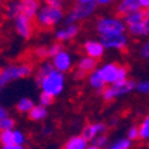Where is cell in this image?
I'll return each instance as SVG.
<instances>
[{"label":"cell","mask_w":149,"mask_h":149,"mask_svg":"<svg viewBox=\"0 0 149 149\" xmlns=\"http://www.w3.org/2000/svg\"><path fill=\"white\" fill-rule=\"evenodd\" d=\"M12 143L17 144V145H25V143H27V136L24 134V132H22L20 129L13 128V130H12Z\"/></svg>","instance_id":"603a6c76"},{"label":"cell","mask_w":149,"mask_h":149,"mask_svg":"<svg viewBox=\"0 0 149 149\" xmlns=\"http://www.w3.org/2000/svg\"><path fill=\"white\" fill-rule=\"evenodd\" d=\"M102 80L105 84H116L125 81L128 79V68L124 65H118L116 63H107L99 68Z\"/></svg>","instance_id":"277c9868"},{"label":"cell","mask_w":149,"mask_h":149,"mask_svg":"<svg viewBox=\"0 0 149 149\" xmlns=\"http://www.w3.org/2000/svg\"><path fill=\"white\" fill-rule=\"evenodd\" d=\"M33 105H35V102L32 99H29V97H22L17 101V104H16V111L20 115H27Z\"/></svg>","instance_id":"ffe728a7"},{"label":"cell","mask_w":149,"mask_h":149,"mask_svg":"<svg viewBox=\"0 0 149 149\" xmlns=\"http://www.w3.org/2000/svg\"><path fill=\"white\" fill-rule=\"evenodd\" d=\"M141 8H149V0H140Z\"/></svg>","instance_id":"8d00e7d4"},{"label":"cell","mask_w":149,"mask_h":149,"mask_svg":"<svg viewBox=\"0 0 149 149\" xmlns=\"http://www.w3.org/2000/svg\"><path fill=\"white\" fill-rule=\"evenodd\" d=\"M35 80L40 87L41 92L56 97L61 95L65 85L64 73L56 71L51 63H43L35 72Z\"/></svg>","instance_id":"6da1fadb"},{"label":"cell","mask_w":149,"mask_h":149,"mask_svg":"<svg viewBox=\"0 0 149 149\" xmlns=\"http://www.w3.org/2000/svg\"><path fill=\"white\" fill-rule=\"evenodd\" d=\"M27 115H28V118L31 121L39 123V121H44L47 118V116H48V109H47V107H43V105H40V104H37V105L35 104Z\"/></svg>","instance_id":"e0dca14e"},{"label":"cell","mask_w":149,"mask_h":149,"mask_svg":"<svg viewBox=\"0 0 149 149\" xmlns=\"http://www.w3.org/2000/svg\"><path fill=\"white\" fill-rule=\"evenodd\" d=\"M44 4H48V6H53V7H64L65 0H43Z\"/></svg>","instance_id":"1f68e13d"},{"label":"cell","mask_w":149,"mask_h":149,"mask_svg":"<svg viewBox=\"0 0 149 149\" xmlns=\"http://www.w3.org/2000/svg\"><path fill=\"white\" fill-rule=\"evenodd\" d=\"M97 4L93 3H76L71 9H69L68 15L65 17V23L67 24H73V23H79L81 20L91 17L96 11Z\"/></svg>","instance_id":"52a82bcc"},{"label":"cell","mask_w":149,"mask_h":149,"mask_svg":"<svg viewBox=\"0 0 149 149\" xmlns=\"http://www.w3.org/2000/svg\"><path fill=\"white\" fill-rule=\"evenodd\" d=\"M113 1H115V0H113Z\"/></svg>","instance_id":"ee69618b"},{"label":"cell","mask_w":149,"mask_h":149,"mask_svg":"<svg viewBox=\"0 0 149 149\" xmlns=\"http://www.w3.org/2000/svg\"><path fill=\"white\" fill-rule=\"evenodd\" d=\"M85 149H100V148H97L96 145H93V144H92V145H87V146H85Z\"/></svg>","instance_id":"f35d334b"},{"label":"cell","mask_w":149,"mask_h":149,"mask_svg":"<svg viewBox=\"0 0 149 149\" xmlns=\"http://www.w3.org/2000/svg\"><path fill=\"white\" fill-rule=\"evenodd\" d=\"M0 97H1V88H0Z\"/></svg>","instance_id":"60d3db41"},{"label":"cell","mask_w":149,"mask_h":149,"mask_svg":"<svg viewBox=\"0 0 149 149\" xmlns=\"http://www.w3.org/2000/svg\"><path fill=\"white\" fill-rule=\"evenodd\" d=\"M25 149H33V148H25Z\"/></svg>","instance_id":"7bdbcfd3"},{"label":"cell","mask_w":149,"mask_h":149,"mask_svg":"<svg viewBox=\"0 0 149 149\" xmlns=\"http://www.w3.org/2000/svg\"><path fill=\"white\" fill-rule=\"evenodd\" d=\"M64 9L61 7H53L48 4L40 6L37 13L35 15V25L41 29H51L63 22Z\"/></svg>","instance_id":"3957f363"},{"label":"cell","mask_w":149,"mask_h":149,"mask_svg":"<svg viewBox=\"0 0 149 149\" xmlns=\"http://www.w3.org/2000/svg\"><path fill=\"white\" fill-rule=\"evenodd\" d=\"M7 116H9V113H8V111H7V108L0 104V120H1V118H4V117H7Z\"/></svg>","instance_id":"e575fe53"},{"label":"cell","mask_w":149,"mask_h":149,"mask_svg":"<svg viewBox=\"0 0 149 149\" xmlns=\"http://www.w3.org/2000/svg\"><path fill=\"white\" fill-rule=\"evenodd\" d=\"M96 31L100 36H107V35L113 33H125V24L124 22L118 17H112V16H102L99 17L96 22Z\"/></svg>","instance_id":"5b68a950"},{"label":"cell","mask_w":149,"mask_h":149,"mask_svg":"<svg viewBox=\"0 0 149 149\" xmlns=\"http://www.w3.org/2000/svg\"><path fill=\"white\" fill-rule=\"evenodd\" d=\"M20 13L19 15H24L29 19H35V15L37 13L39 8L41 6L40 0H17Z\"/></svg>","instance_id":"4fadbf2b"},{"label":"cell","mask_w":149,"mask_h":149,"mask_svg":"<svg viewBox=\"0 0 149 149\" xmlns=\"http://www.w3.org/2000/svg\"><path fill=\"white\" fill-rule=\"evenodd\" d=\"M108 141H109V140H108V136H107L105 133L97 134V136L92 140L93 145H96L97 148H100V149L107 148V146H108Z\"/></svg>","instance_id":"d4e9b609"},{"label":"cell","mask_w":149,"mask_h":149,"mask_svg":"<svg viewBox=\"0 0 149 149\" xmlns=\"http://www.w3.org/2000/svg\"><path fill=\"white\" fill-rule=\"evenodd\" d=\"M83 49H84V53L85 56H89L92 59H101L102 56H104V52H105V48L104 45L101 44L100 40H87L84 41L83 44Z\"/></svg>","instance_id":"7c38bea8"},{"label":"cell","mask_w":149,"mask_h":149,"mask_svg":"<svg viewBox=\"0 0 149 149\" xmlns=\"http://www.w3.org/2000/svg\"><path fill=\"white\" fill-rule=\"evenodd\" d=\"M61 48H63L61 44H59V43L52 44V45L47 47V52H48V57H52V56H55L56 53H57L60 49H61Z\"/></svg>","instance_id":"4dcf8cb0"},{"label":"cell","mask_w":149,"mask_h":149,"mask_svg":"<svg viewBox=\"0 0 149 149\" xmlns=\"http://www.w3.org/2000/svg\"><path fill=\"white\" fill-rule=\"evenodd\" d=\"M7 0H0V11L3 9V6H4V3H6Z\"/></svg>","instance_id":"ab89813d"},{"label":"cell","mask_w":149,"mask_h":149,"mask_svg":"<svg viewBox=\"0 0 149 149\" xmlns=\"http://www.w3.org/2000/svg\"><path fill=\"white\" fill-rule=\"evenodd\" d=\"M107 130H108V125L107 124H104V123H93V124H88L84 127L81 136L87 141H92L97 134L107 133Z\"/></svg>","instance_id":"9a60e30c"},{"label":"cell","mask_w":149,"mask_h":149,"mask_svg":"<svg viewBox=\"0 0 149 149\" xmlns=\"http://www.w3.org/2000/svg\"><path fill=\"white\" fill-rule=\"evenodd\" d=\"M76 3H93L95 0H74Z\"/></svg>","instance_id":"74e56055"},{"label":"cell","mask_w":149,"mask_h":149,"mask_svg":"<svg viewBox=\"0 0 149 149\" xmlns=\"http://www.w3.org/2000/svg\"><path fill=\"white\" fill-rule=\"evenodd\" d=\"M144 20H143V36H149V8H143Z\"/></svg>","instance_id":"4316f807"},{"label":"cell","mask_w":149,"mask_h":149,"mask_svg":"<svg viewBox=\"0 0 149 149\" xmlns=\"http://www.w3.org/2000/svg\"><path fill=\"white\" fill-rule=\"evenodd\" d=\"M1 146H3V145H1V143H0V149H1Z\"/></svg>","instance_id":"b9f144b4"},{"label":"cell","mask_w":149,"mask_h":149,"mask_svg":"<svg viewBox=\"0 0 149 149\" xmlns=\"http://www.w3.org/2000/svg\"><path fill=\"white\" fill-rule=\"evenodd\" d=\"M134 89H136L137 92H140V93L148 95V93H149V80H144V81H140V83H137Z\"/></svg>","instance_id":"f546056e"},{"label":"cell","mask_w":149,"mask_h":149,"mask_svg":"<svg viewBox=\"0 0 149 149\" xmlns=\"http://www.w3.org/2000/svg\"><path fill=\"white\" fill-rule=\"evenodd\" d=\"M53 101H55V97L51 96V95H47V93H44V92H41L40 96H39V104L43 107H47V108L49 105H52Z\"/></svg>","instance_id":"484cf974"},{"label":"cell","mask_w":149,"mask_h":149,"mask_svg":"<svg viewBox=\"0 0 149 149\" xmlns=\"http://www.w3.org/2000/svg\"><path fill=\"white\" fill-rule=\"evenodd\" d=\"M140 9H143L140 0H120V3L116 7V13L121 17H124V16L140 11Z\"/></svg>","instance_id":"5bb4252c"},{"label":"cell","mask_w":149,"mask_h":149,"mask_svg":"<svg viewBox=\"0 0 149 149\" xmlns=\"http://www.w3.org/2000/svg\"><path fill=\"white\" fill-rule=\"evenodd\" d=\"M136 88V83L133 80H125L121 83H116V84H111L109 87H105L101 91V96L104 99V101L109 102L113 100L123 97L128 93H130L132 91H134Z\"/></svg>","instance_id":"8992f818"},{"label":"cell","mask_w":149,"mask_h":149,"mask_svg":"<svg viewBox=\"0 0 149 149\" xmlns=\"http://www.w3.org/2000/svg\"><path fill=\"white\" fill-rule=\"evenodd\" d=\"M89 84H91V87H92L93 89H96L97 92H101V91L105 88L107 84L102 80L99 69H95V71H92L89 73Z\"/></svg>","instance_id":"d6986e66"},{"label":"cell","mask_w":149,"mask_h":149,"mask_svg":"<svg viewBox=\"0 0 149 149\" xmlns=\"http://www.w3.org/2000/svg\"><path fill=\"white\" fill-rule=\"evenodd\" d=\"M33 55L36 59L39 60H45L48 57V52H47V47L40 45V47H36L33 51Z\"/></svg>","instance_id":"83f0119b"},{"label":"cell","mask_w":149,"mask_h":149,"mask_svg":"<svg viewBox=\"0 0 149 149\" xmlns=\"http://www.w3.org/2000/svg\"><path fill=\"white\" fill-rule=\"evenodd\" d=\"M53 132L52 127H49V125H47V127L43 128V130H41V133H43V136H49L51 133Z\"/></svg>","instance_id":"d590c367"},{"label":"cell","mask_w":149,"mask_h":149,"mask_svg":"<svg viewBox=\"0 0 149 149\" xmlns=\"http://www.w3.org/2000/svg\"><path fill=\"white\" fill-rule=\"evenodd\" d=\"M33 65L27 61H13L4 64L3 67H0V88L29 77L33 74Z\"/></svg>","instance_id":"7a4b0ae2"},{"label":"cell","mask_w":149,"mask_h":149,"mask_svg":"<svg viewBox=\"0 0 149 149\" xmlns=\"http://www.w3.org/2000/svg\"><path fill=\"white\" fill-rule=\"evenodd\" d=\"M1 149H25L24 145H17V144H8V145H3Z\"/></svg>","instance_id":"836d02e7"},{"label":"cell","mask_w":149,"mask_h":149,"mask_svg":"<svg viewBox=\"0 0 149 149\" xmlns=\"http://www.w3.org/2000/svg\"><path fill=\"white\" fill-rule=\"evenodd\" d=\"M87 145H88V141L80 134V136H72L64 144V146L61 149H85Z\"/></svg>","instance_id":"ac0fdd59"},{"label":"cell","mask_w":149,"mask_h":149,"mask_svg":"<svg viewBox=\"0 0 149 149\" xmlns=\"http://www.w3.org/2000/svg\"><path fill=\"white\" fill-rule=\"evenodd\" d=\"M13 128H16V121H15V118H12L11 116H7V117L0 120V132H1V130L13 129Z\"/></svg>","instance_id":"cb8c5ba5"},{"label":"cell","mask_w":149,"mask_h":149,"mask_svg":"<svg viewBox=\"0 0 149 149\" xmlns=\"http://www.w3.org/2000/svg\"><path fill=\"white\" fill-rule=\"evenodd\" d=\"M139 140H143V141L149 140V115L145 116L141 124L139 125Z\"/></svg>","instance_id":"44dd1931"},{"label":"cell","mask_w":149,"mask_h":149,"mask_svg":"<svg viewBox=\"0 0 149 149\" xmlns=\"http://www.w3.org/2000/svg\"><path fill=\"white\" fill-rule=\"evenodd\" d=\"M132 148V141L129 139H120L115 143H112L107 149H130Z\"/></svg>","instance_id":"7402d4cb"},{"label":"cell","mask_w":149,"mask_h":149,"mask_svg":"<svg viewBox=\"0 0 149 149\" xmlns=\"http://www.w3.org/2000/svg\"><path fill=\"white\" fill-rule=\"evenodd\" d=\"M141 56L145 57V59H149V40L146 41L143 45V48H141Z\"/></svg>","instance_id":"d6a6232c"},{"label":"cell","mask_w":149,"mask_h":149,"mask_svg":"<svg viewBox=\"0 0 149 149\" xmlns=\"http://www.w3.org/2000/svg\"><path fill=\"white\" fill-rule=\"evenodd\" d=\"M12 22L13 27H15V32L19 37H22L24 40L31 39L35 32V27H36L33 24V19H29L24 15H17Z\"/></svg>","instance_id":"ba28073f"},{"label":"cell","mask_w":149,"mask_h":149,"mask_svg":"<svg viewBox=\"0 0 149 149\" xmlns=\"http://www.w3.org/2000/svg\"><path fill=\"white\" fill-rule=\"evenodd\" d=\"M127 139H129L130 141H137V140H139V127H137V125H132V127L128 129Z\"/></svg>","instance_id":"f1b7e54d"},{"label":"cell","mask_w":149,"mask_h":149,"mask_svg":"<svg viewBox=\"0 0 149 149\" xmlns=\"http://www.w3.org/2000/svg\"><path fill=\"white\" fill-rule=\"evenodd\" d=\"M51 59H52L51 64H52V67L56 71L61 72V73H67L68 71L72 69L73 59H72V55L67 49H63L61 48V49L56 53L55 56H52Z\"/></svg>","instance_id":"9c48e42d"},{"label":"cell","mask_w":149,"mask_h":149,"mask_svg":"<svg viewBox=\"0 0 149 149\" xmlns=\"http://www.w3.org/2000/svg\"><path fill=\"white\" fill-rule=\"evenodd\" d=\"M97 67V60L92 59L89 56H83L77 63V69L74 72V77L83 79L84 76L89 74L92 71H95Z\"/></svg>","instance_id":"8fae6325"},{"label":"cell","mask_w":149,"mask_h":149,"mask_svg":"<svg viewBox=\"0 0 149 149\" xmlns=\"http://www.w3.org/2000/svg\"><path fill=\"white\" fill-rule=\"evenodd\" d=\"M100 41L105 49L124 51L128 45V37L125 33H113L107 36H100Z\"/></svg>","instance_id":"30bf717a"},{"label":"cell","mask_w":149,"mask_h":149,"mask_svg":"<svg viewBox=\"0 0 149 149\" xmlns=\"http://www.w3.org/2000/svg\"><path fill=\"white\" fill-rule=\"evenodd\" d=\"M79 32H80V27L73 23V24H67V27L56 31L55 36L59 43H64V41H69L72 39H74L79 35Z\"/></svg>","instance_id":"2e32d148"}]
</instances>
